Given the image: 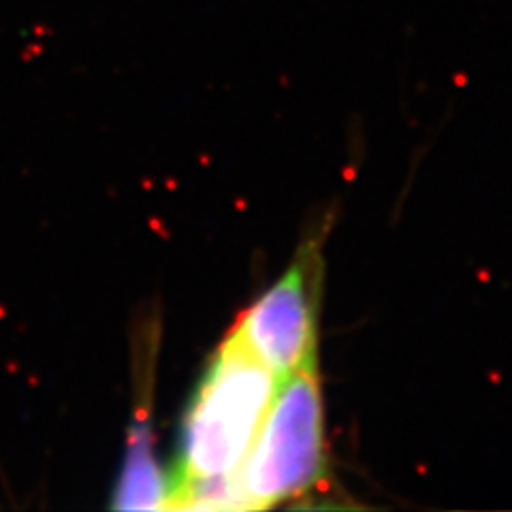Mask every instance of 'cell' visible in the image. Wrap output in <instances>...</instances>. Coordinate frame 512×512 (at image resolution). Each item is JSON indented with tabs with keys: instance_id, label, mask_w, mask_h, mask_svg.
Returning <instances> with one entry per match:
<instances>
[{
	"instance_id": "6da1fadb",
	"label": "cell",
	"mask_w": 512,
	"mask_h": 512,
	"mask_svg": "<svg viewBox=\"0 0 512 512\" xmlns=\"http://www.w3.org/2000/svg\"><path fill=\"white\" fill-rule=\"evenodd\" d=\"M276 389L278 376L235 335L227 333L207 361L186 406L178 461L167 474L169 495L195 480L235 474L250 451Z\"/></svg>"
},
{
	"instance_id": "3957f363",
	"label": "cell",
	"mask_w": 512,
	"mask_h": 512,
	"mask_svg": "<svg viewBox=\"0 0 512 512\" xmlns=\"http://www.w3.org/2000/svg\"><path fill=\"white\" fill-rule=\"evenodd\" d=\"M323 278V237H310L284 274L239 314L229 331L278 380L318 359Z\"/></svg>"
},
{
	"instance_id": "277c9868",
	"label": "cell",
	"mask_w": 512,
	"mask_h": 512,
	"mask_svg": "<svg viewBox=\"0 0 512 512\" xmlns=\"http://www.w3.org/2000/svg\"><path fill=\"white\" fill-rule=\"evenodd\" d=\"M158 327H148L135 355V406L128 425L122 468L111 491L114 510H167L169 476L156 457L154 442V365Z\"/></svg>"
},
{
	"instance_id": "7a4b0ae2",
	"label": "cell",
	"mask_w": 512,
	"mask_h": 512,
	"mask_svg": "<svg viewBox=\"0 0 512 512\" xmlns=\"http://www.w3.org/2000/svg\"><path fill=\"white\" fill-rule=\"evenodd\" d=\"M325 399L318 359L278 380L242 466L233 474L244 510L306 498L327 478Z\"/></svg>"
}]
</instances>
